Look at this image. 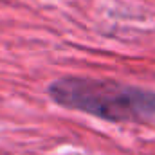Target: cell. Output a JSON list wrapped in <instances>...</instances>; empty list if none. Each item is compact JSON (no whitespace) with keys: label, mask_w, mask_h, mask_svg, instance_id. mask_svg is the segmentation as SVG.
I'll list each match as a JSON object with an SVG mask.
<instances>
[{"label":"cell","mask_w":155,"mask_h":155,"mask_svg":"<svg viewBox=\"0 0 155 155\" xmlns=\"http://www.w3.org/2000/svg\"><path fill=\"white\" fill-rule=\"evenodd\" d=\"M51 97L72 110L107 121H135L155 114V96L112 81L65 78L49 87Z\"/></svg>","instance_id":"cell-1"}]
</instances>
